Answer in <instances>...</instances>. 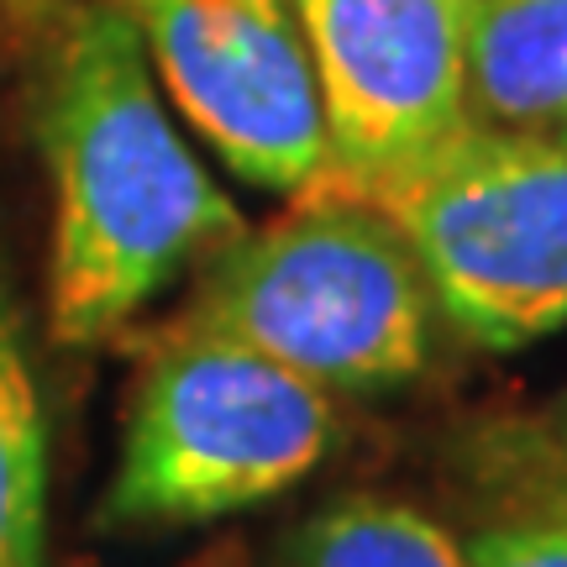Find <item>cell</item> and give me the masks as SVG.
<instances>
[{
    "mask_svg": "<svg viewBox=\"0 0 567 567\" xmlns=\"http://www.w3.org/2000/svg\"><path fill=\"white\" fill-rule=\"evenodd\" d=\"M526 499H551V505H567V463H526Z\"/></svg>",
    "mask_w": 567,
    "mask_h": 567,
    "instance_id": "obj_12",
    "label": "cell"
},
{
    "mask_svg": "<svg viewBox=\"0 0 567 567\" xmlns=\"http://www.w3.org/2000/svg\"><path fill=\"white\" fill-rule=\"evenodd\" d=\"M557 137H563V142H567V126H563V132H557Z\"/></svg>",
    "mask_w": 567,
    "mask_h": 567,
    "instance_id": "obj_13",
    "label": "cell"
},
{
    "mask_svg": "<svg viewBox=\"0 0 567 567\" xmlns=\"http://www.w3.org/2000/svg\"><path fill=\"white\" fill-rule=\"evenodd\" d=\"M48 415L27 321L0 274V567L48 563Z\"/></svg>",
    "mask_w": 567,
    "mask_h": 567,
    "instance_id": "obj_8",
    "label": "cell"
},
{
    "mask_svg": "<svg viewBox=\"0 0 567 567\" xmlns=\"http://www.w3.org/2000/svg\"><path fill=\"white\" fill-rule=\"evenodd\" d=\"M279 567H473L463 542L425 509L389 494H342L305 515Z\"/></svg>",
    "mask_w": 567,
    "mask_h": 567,
    "instance_id": "obj_9",
    "label": "cell"
},
{
    "mask_svg": "<svg viewBox=\"0 0 567 567\" xmlns=\"http://www.w3.org/2000/svg\"><path fill=\"white\" fill-rule=\"evenodd\" d=\"M352 195L394 221L436 316L467 347L515 352L567 326V142L557 132L467 122L421 163Z\"/></svg>",
    "mask_w": 567,
    "mask_h": 567,
    "instance_id": "obj_4",
    "label": "cell"
},
{
    "mask_svg": "<svg viewBox=\"0 0 567 567\" xmlns=\"http://www.w3.org/2000/svg\"><path fill=\"white\" fill-rule=\"evenodd\" d=\"M153 80L243 184L310 195L331 184V137L289 0H116Z\"/></svg>",
    "mask_w": 567,
    "mask_h": 567,
    "instance_id": "obj_5",
    "label": "cell"
},
{
    "mask_svg": "<svg viewBox=\"0 0 567 567\" xmlns=\"http://www.w3.org/2000/svg\"><path fill=\"white\" fill-rule=\"evenodd\" d=\"M509 452L526 463H567V389L551 394V405L536 415V425L520 431V442L509 436Z\"/></svg>",
    "mask_w": 567,
    "mask_h": 567,
    "instance_id": "obj_11",
    "label": "cell"
},
{
    "mask_svg": "<svg viewBox=\"0 0 567 567\" xmlns=\"http://www.w3.org/2000/svg\"><path fill=\"white\" fill-rule=\"evenodd\" d=\"M337 446L331 394L210 326L179 321L132 384L111 530H189L305 484Z\"/></svg>",
    "mask_w": 567,
    "mask_h": 567,
    "instance_id": "obj_3",
    "label": "cell"
},
{
    "mask_svg": "<svg viewBox=\"0 0 567 567\" xmlns=\"http://www.w3.org/2000/svg\"><path fill=\"white\" fill-rule=\"evenodd\" d=\"M38 132L53 179L48 326L63 347L111 342L168 284L247 231L237 200L168 116L116 0L69 17L48 59Z\"/></svg>",
    "mask_w": 567,
    "mask_h": 567,
    "instance_id": "obj_1",
    "label": "cell"
},
{
    "mask_svg": "<svg viewBox=\"0 0 567 567\" xmlns=\"http://www.w3.org/2000/svg\"><path fill=\"white\" fill-rule=\"evenodd\" d=\"M463 551L473 567H567V505L526 499V509L473 530Z\"/></svg>",
    "mask_w": 567,
    "mask_h": 567,
    "instance_id": "obj_10",
    "label": "cell"
},
{
    "mask_svg": "<svg viewBox=\"0 0 567 567\" xmlns=\"http://www.w3.org/2000/svg\"><path fill=\"white\" fill-rule=\"evenodd\" d=\"M467 116L505 132H563L567 0H467Z\"/></svg>",
    "mask_w": 567,
    "mask_h": 567,
    "instance_id": "obj_7",
    "label": "cell"
},
{
    "mask_svg": "<svg viewBox=\"0 0 567 567\" xmlns=\"http://www.w3.org/2000/svg\"><path fill=\"white\" fill-rule=\"evenodd\" d=\"M331 137V184L400 174L467 116V0H289Z\"/></svg>",
    "mask_w": 567,
    "mask_h": 567,
    "instance_id": "obj_6",
    "label": "cell"
},
{
    "mask_svg": "<svg viewBox=\"0 0 567 567\" xmlns=\"http://www.w3.org/2000/svg\"><path fill=\"white\" fill-rule=\"evenodd\" d=\"M184 321L264 352L337 400L410 384L431 363L436 305L384 210L321 184L279 221L226 243L200 268Z\"/></svg>",
    "mask_w": 567,
    "mask_h": 567,
    "instance_id": "obj_2",
    "label": "cell"
}]
</instances>
